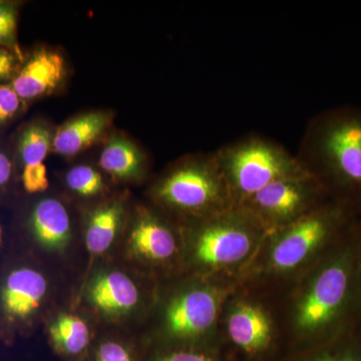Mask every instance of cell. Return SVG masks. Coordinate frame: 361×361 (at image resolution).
Listing matches in <instances>:
<instances>
[{"label": "cell", "mask_w": 361, "mask_h": 361, "mask_svg": "<svg viewBox=\"0 0 361 361\" xmlns=\"http://www.w3.org/2000/svg\"><path fill=\"white\" fill-rule=\"evenodd\" d=\"M360 217L278 297L286 355L331 341L361 323Z\"/></svg>", "instance_id": "cell-1"}, {"label": "cell", "mask_w": 361, "mask_h": 361, "mask_svg": "<svg viewBox=\"0 0 361 361\" xmlns=\"http://www.w3.org/2000/svg\"><path fill=\"white\" fill-rule=\"evenodd\" d=\"M360 216L353 207L329 199L295 222L269 233L239 284L278 298L322 259Z\"/></svg>", "instance_id": "cell-2"}, {"label": "cell", "mask_w": 361, "mask_h": 361, "mask_svg": "<svg viewBox=\"0 0 361 361\" xmlns=\"http://www.w3.org/2000/svg\"><path fill=\"white\" fill-rule=\"evenodd\" d=\"M297 159L330 198L361 214V108L344 104L318 113L304 130Z\"/></svg>", "instance_id": "cell-3"}, {"label": "cell", "mask_w": 361, "mask_h": 361, "mask_svg": "<svg viewBox=\"0 0 361 361\" xmlns=\"http://www.w3.org/2000/svg\"><path fill=\"white\" fill-rule=\"evenodd\" d=\"M182 232L183 273L238 283L269 234L241 206L188 222Z\"/></svg>", "instance_id": "cell-4"}, {"label": "cell", "mask_w": 361, "mask_h": 361, "mask_svg": "<svg viewBox=\"0 0 361 361\" xmlns=\"http://www.w3.org/2000/svg\"><path fill=\"white\" fill-rule=\"evenodd\" d=\"M184 274L167 291L158 315L160 348H197L222 351L219 325L223 307L238 282ZM223 353V351H222Z\"/></svg>", "instance_id": "cell-5"}, {"label": "cell", "mask_w": 361, "mask_h": 361, "mask_svg": "<svg viewBox=\"0 0 361 361\" xmlns=\"http://www.w3.org/2000/svg\"><path fill=\"white\" fill-rule=\"evenodd\" d=\"M220 346L233 361H278L286 345L277 297L238 284L223 307Z\"/></svg>", "instance_id": "cell-6"}, {"label": "cell", "mask_w": 361, "mask_h": 361, "mask_svg": "<svg viewBox=\"0 0 361 361\" xmlns=\"http://www.w3.org/2000/svg\"><path fill=\"white\" fill-rule=\"evenodd\" d=\"M214 155L236 206L274 180L306 171L296 155L260 135L228 142Z\"/></svg>", "instance_id": "cell-7"}, {"label": "cell", "mask_w": 361, "mask_h": 361, "mask_svg": "<svg viewBox=\"0 0 361 361\" xmlns=\"http://www.w3.org/2000/svg\"><path fill=\"white\" fill-rule=\"evenodd\" d=\"M157 203L184 224L204 219L235 205L214 153L180 163L157 183Z\"/></svg>", "instance_id": "cell-8"}, {"label": "cell", "mask_w": 361, "mask_h": 361, "mask_svg": "<svg viewBox=\"0 0 361 361\" xmlns=\"http://www.w3.org/2000/svg\"><path fill=\"white\" fill-rule=\"evenodd\" d=\"M330 198L307 171L271 183L240 205L271 233L307 215Z\"/></svg>", "instance_id": "cell-9"}, {"label": "cell", "mask_w": 361, "mask_h": 361, "mask_svg": "<svg viewBox=\"0 0 361 361\" xmlns=\"http://www.w3.org/2000/svg\"><path fill=\"white\" fill-rule=\"evenodd\" d=\"M130 247L137 257L161 272L183 273L182 226L175 227L155 213L142 211L130 232Z\"/></svg>", "instance_id": "cell-10"}, {"label": "cell", "mask_w": 361, "mask_h": 361, "mask_svg": "<svg viewBox=\"0 0 361 361\" xmlns=\"http://www.w3.org/2000/svg\"><path fill=\"white\" fill-rule=\"evenodd\" d=\"M49 290V282L42 273L30 267L14 269L7 275L1 292L0 304L8 322H27L39 311Z\"/></svg>", "instance_id": "cell-11"}, {"label": "cell", "mask_w": 361, "mask_h": 361, "mask_svg": "<svg viewBox=\"0 0 361 361\" xmlns=\"http://www.w3.org/2000/svg\"><path fill=\"white\" fill-rule=\"evenodd\" d=\"M90 302L108 316L128 314L141 301L139 287L120 271L102 273L92 280L87 290Z\"/></svg>", "instance_id": "cell-12"}, {"label": "cell", "mask_w": 361, "mask_h": 361, "mask_svg": "<svg viewBox=\"0 0 361 361\" xmlns=\"http://www.w3.org/2000/svg\"><path fill=\"white\" fill-rule=\"evenodd\" d=\"M63 73V56L56 51L39 49L14 78L13 87L20 99H35L56 89Z\"/></svg>", "instance_id": "cell-13"}, {"label": "cell", "mask_w": 361, "mask_h": 361, "mask_svg": "<svg viewBox=\"0 0 361 361\" xmlns=\"http://www.w3.org/2000/svg\"><path fill=\"white\" fill-rule=\"evenodd\" d=\"M111 123V116L101 111L73 118L56 130L51 148L63 156H75L89 148L103 135Z\"/></svg>", "instance_id": "cell-14"}, {"label": "cell", "mask_w": 361, "mask_h": 361, "mask_svg": "<svg viewBox=\"0 0 361 361\" xmlns=\"http://www.w3.org/2000/svg\"><path fill=\"white\" fill-rule=\"evenodd\" d=\"M32 227L40 245L49 250H63L70 241V216L66 207L54 199H45L35 207Z\"/></svg>", "instance_id": "cell-15"}, {"label": "cell", "mask_w": 361, "mask_h": 361, "mask_svg": "<svg viewBox=\"0 0 361 361\" xmlns=\"http://www.w3.org/2000/svg\"><path fill=\"white\" fill-rule=\"evenodd\" d=\"M278 361H361V323L331 341L287 353Z\"/></svg>", "instance_id": "cell-16"}, {"label": "cell", "mask_w": 361, "mask_h": 361, "mask_svg": "<svg viewBox=\"0 0 361 361\" xmlns=\"http://www.w3.org/2000/svg\"><path fill=\"white\" fill-rule=\"evenodd\" d=\"M49 337L54 349L70 360L84 355L90 343V330L77 315L63 313L51 323Z\"/></svg>", "instance_id": "cell-17"}, {"label": "cell", "mask_w": 361, "mask_h": 361, "mask_svg": "<svg viewBox=\"0 0 361 361\" xmlns=\"http://www.w3.org/2000/svg\"><path fill=\"white\" fill-rule=\"evenodd\" d=\"M123 217V205L114 202L92 214L85 233V244L92 255H102L111 248L120 230Z\"/></svg>", "instance_id": "cell-18"}, {"label": "cell", "mask_w": 361, "mask_h": 361, "mask_svg": "<svg viewBox=\"0 0 361 361\" xmlns=\"http://www.w3.org/2000/svg\"><path fill=\"white\" fill-rule=\"evenodd\" d=\"M99 166L116 179H133L142 174L144 156L132 142L115 137L102 152Z\"/></svg>", "instance_id": "cell-19"}, {"label": "cell", "mask_w": 361, "mask_h": 361, "mask_svg": "<svg viewBox=\"0 0 361 361\" xmlns=\"http://www.w3.org/2000/svg\"><path fill=\"white\" fill-rule=\"evenodd\" d=\"M52 146L51 133L42 126H32L21 137L20 151L25 166L44 164Z\"/></svg>", "instance_id": "cell-20"}, {"label": "cell", "mask_w": 361, "mask_h": 361, "mask_svg": "<svg viewBox=\"0 0 361 361\" xmlns=\"http://www.w3.org/2000/svg\"><path fill=\"white\" fill-rule=\"evenodd\" d=\"M66 184L71 191L82 197L96 196L104 189V180L101 174L85 165L77 166L68 171Z\"/></svg>", "instance_id": "cell-21"}, {"label": "cell", "mask_w": 361, "mask_h": 361, "mask_svg": "<svg viewBox=\"0 0 361 361\" xmlns=\"http://www.w3.org/2000/svg\"><path fill=\"white\" fill-rule=\"evenodd\" d=\"M149 361H233L222 351L197 348H159Z\"/></svg>", "instance_id": "cell-22"}, {"label": "cell", "mask_w": 361, "mask_h": 361, "mask_svg": "<svg viewBox=\"0 0 361 361\" xmlns=\"http://www.w3.org/2000/svg\"><path fill=\"white\" fill-rule=\"evenodd\" d=\"M23 184L28 193L35 194L45 191L49 186V182L44 164L25 166L23 172Z\"/></svg>", "instance_id": "cell-23"}, {"label": "cell", "mask_w": 361, "mask_h": 361, "mask_svg": "<svg viewBox=\"0 0 361 361\" xmlns=\"http://www.w3.org/2000/svg\"><path fill=\"white\" fill-rule=\"evenodd\" d=\"M94 361H135L134 353L127 345L118 341L103 342L97 348Z\"/></svg>", "instance_id": "cell-24"}, {"label": "cell", "mask_w": 361, "mask_h": 361, "mask_svg": "<svg viewBox=\"0 0 361 361\" xmlns=\"http://www.w3.org/2000/svg\"><path fill=\"white\" fill-rule=\"evenodd\" d=\"M20 97L11 85H0V123L13 118L20 110Z\"/></svg>", "instance_id": "cell-25"}, {"label": "cell", "mask_w": 361, "mask_h": 361, "mask_svg": "<svg viewBox=\"0 0 361 361\" xmlns=\"http://www.w3.org/2000/svg\"><path fill=\"white\" fill-rule=\"evenodd\" d=\"M16 66V58L11 51L0 47V80L11 78Z\"/></svg>", "instance_id": "cell-26"}, {"label": "cell", "mask_w": 361, "mask_h": 361, "mask_svg": "<svg viewBox=\"0 0 361 361\" xmlns=\"http://www.w3.org/2000/svg\"><path fill=\"white\" fill-rule=\"evenodd\" d=\"M16 25V13L13 7L4 4L0 6V26Z\"/></svg>", "instance_id": "cell-27"}, {"label": "cell", "mask_w": 361, "mask_h": 361, "mask_svg": "<svg viewBox=\"0 0 361 361\" xmlns=\"http://www.w3.org/2000/svg\"><path fill=\"white\" fill-rule=\"evenodd\" d=\"M11 161L4 154L0 153V189L11 179Z\"/></svg>", "instance_id": "cell-28"}, {"label": "cell", "mask_w": 361, "mask_h": 361, "mask_svg": "<svg viewBox=\"0 0 361 361\" xmlns=\"http://www.w3.org/2000/svg\"><path fill=\"white\" fill-rule=\"evenodd\" d=\"M16 25L0 26V44H11L14 40Z\"/></svg>", "instance_id": "cell-29"}, {"label": "cell", "mask_w": 361, "mask_h": 361, "mask_svg": "<svg viewBox=\"0 0 361 361\" xmlns=\"http://www.w3.org/2000/svg\"><path fill=\"white\" fill-rule=\"evenodd\" d=\"M360 261L361 267V214L360 217Z\"/></svg>", "instance_id": "cell-30"}, {"label": "cell", "mask_w": 361, "mask_h": 361, "mask_svg": "<svg viewBox=\"0 0 361 361\" xmlns=\"http://www.w3.org/2000/svg\"><path fill=\"white\" fill-rule=\"evenodd\" d=\"M1 239H2V231H1V227H0V244H1Z\"/></svg>", "instance_id": "cell-31"}, {"label": "cell", "mask_w": 361, "mask_h": 361, "mask_svg": "<svg viewBox=\"0 0 361 361\" xmlns=\"http://www.w3.org/2000/svg\"><path fill=\"white\" fill-rule=\"evenodd\" d=\"M4 2H2V1H0V6H2V4H4Z\"/></svg>", "instance_id": "cell-32"}]
</instances>
